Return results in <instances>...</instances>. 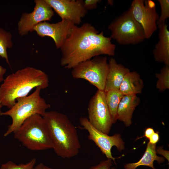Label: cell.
<instances>
[{
  "instance_id": "1",
  "label": "cell",
  "mask_w": 169,
  "mask_h": 169,
  "mask_svg": "<svg viewBox=\"0 0 169 169\" xmlns=\"http://www.w3.org/2000/svg\"><path fill=\"white\" fill-rule=\"evenodd\" d=\"M111 40L90 23H85L80 27L74 25L60 48V64L67 69H72L94 57L103 54L113 56L116 46Z\"/></svg>"
},
{
  "instance_id": "2",
  "label": "cell",
  "mask_w": 169,
  "mask_h": 169,
  "mask_svg": "<svg viewBox=\"0 0 169 169\" xmlns=\"http://www.w3.org/2000/svg\"><path fill=\"white\" fill-rule=\"evenodd\" d=\"M49 80L44 72L27 66L12 73L4 79L0 86V100L2 105L9 109L17 100L28 95L34 88H47Z\"/></svg>"
},
{
  "instance_id": "3",
  "label": "cell",
  "mask_w": 169,
  "mask_h": 169,
  "mask_svg": "<svg viewBox=\"0 0 169 169\" xmlns=\"http://www.w3.org/2000/svg\"><path fill=\"white\" fill-rule=\"evenodd\" d=\"M48 126L57 155L70 158L77 155L81 148L75 127L65 114L55 110L46 111L42 116Z\"/></svg>"
},
{
  "instance_id": "4",
  "label": "cell",
  "mask_w": 169,
  "mask_h": 169,
  "mask_svg": "<svg viewBox=\"0 0 169 169\" xmlns=\"http://www.w3.org/2000/svg\"><path fill=\"white\" fill-rule=\"evenodd\" d=\"M13 133L14 138L30 150L53 148L47 124L43 117L39 114L26 119Z\"/></svg>"
},
{
  "instance_id": "5",
  "label": "cell",
  "mask_w": 169,
  "mask_h": 169,
  "mask_svg": "<svg viewBox=\"0 0 169 169\" xmlns=\"http://www.w3.org/2000/svg\"><path fill=\"white\" fill-rule=\"evenodd\" d=\"M41 89L35 88L31 94L17 100L15 104L9 110L2 113L1 115L8 116L12 119L3 136L6 137L14 133L24 122L31 116L39 114L43 116L51 107L40 96Z\"/></svg>"
},
{
  "instance_id": "6",
  "label": "cell",
  "mask_w": 169,
  "mask_h": 169,
  "mask_svg": "<svg viewBox=\"0 0 169 169\" xmlns=\"http://www.w3.org/2000/svg\"><path fill=\"white\" fill-rule=\"evenodd\" d=\"M108 28L111 32L110 37L121 45H135L146 39L142 27L134 17L130 8L114 19Z\"/></svg>"
},
{
  "instance_id": "7",
  "label": "cell",
  "mask_w": 169,
  "mask_h": 169,
  "mask_svg": "<svg viewBox=\"0 0 169 169\" xmlns=\"http://www.w3.org/2000/svg\"><path fill=\"white\" fill-rule=\"evenodd\" d=\"M72 69L73 77L86 80L98 90L104 91L109 70L106 57H95L79 63Z\"/></svg>"
},
{
  "instance_id": "8",
  "label": "cell",
  "mask_w": 169,
  "mask_h": 169,
  "mask_svg": "<svg viewBox=\"0 0 169 169\" xmlns=\"http://www.w3.org/2000/svg\"><path fill=\"white\" fill-rule=\"evenodd\" d=\"M105 92L97 90L90 100L88 119L95 128L108 134L113 122L105 100Z\"/></svg>"
},
{
  "instance_id": "9",
  "label": "cell",
  "mask_w": 169,
  "mask_h": 169,
  "mask_svg": "<svg viewBox=\"0 0 169 169\" xmlns=\"http://www.w3.org/2000/svg\"><path fill=\"white\" fill-rule=\"evenodd\" d=\"M79 120L81 125L88 133V139L95 143L107 159H111L116 165L115 159L123 156L118 158L114 157L111 150L113 146H115L119 151L124 150V142L120 134H115L110 136L100 131L92 125L86 117H81Z\"/></svg>"
},
{
  "instance_id": "10",
  "label": "cell",
  "mask_w": 169,
  "mask_h": 169,
  "mask_svg": "<svg viewBox=\"0 0 169 169\" xmlns=\"http://www.w3.org/2000/svg\"><path fill=\"white\" fill-rule=\"evenodd\" d=\"M132 15L142 27L146 39L150 38L157 28L159 15L151 0H134L129 8Z\"/></svg>"
},
{
  "instance_id": "11",
  "label": "cell",
  "mask_w": 169,
  "mask_h": 169,
  "mask_svg": "<svg viewBox=\"0 0 169 169\" xmlns=\"http://www.w3.org/2000/svg\"><path fill=\"white\" fill-rule=\"evenodd\" d=\"M35 6L30 13H23L18 23V31L21 36L33 31L39 23L50 20L54 15L51 7L45 0H35Z\"/></svg>"
},
{
  "instance_id": "12",
  "label": "cell",
  "mask_w": 169,
  "mask_h": 169,
  "mask_svg": "<svg viewBox=\"0 0 169 169\" xmlns=\"http://www.w3.org/2000/svg\"><path fill=\"white\" fill-rule=\"evenodd\" d=\"M62 20L79 25L87 12L82 0H45Z\"/></svg>"
},
{
  "instance_id": "13",
  "label": "cell",
  "mask_w": 169,
  "mask_h": 169,
  "mask_svg": "<svg viewBox=\"0 0 169 169\" xmlns=\"http://www.w3.org/2000/svg\"><path fill=\"white\" fill-rule=\"evenodd\" d=\"M75 25L71 22L62 20L55 23L46 21L41 22L34 27L33 31L41 37H50L57 49L60 48Z\"/></svg>"
},
{
  "instance_id": "14",
  "label": "cell",
  "mask_w": 169,
  "mask_h": 169,
  "mask_svg": "<svg viewBox=\"0 0 169 169\" xmlns=\"http://www.w3.org/2000/svg\"><path fill=\"white\" fill-rule=\"evenodd\" d=\"M109 70L106 77L104 91L119 90L121 84L130 70L123 65L118 64L115 59L111 58L109 62Z\"/></svg>"
},
{
  "instance_id": "15",
  "label": "cell",
  "mask_w": 169,
  "mask_h": 169,
  "mask_svg": "<svg viewBox=\"0 0 169 169\" xmlns=\"http://www.w3.org/2000/svg\"><path fill=\"white\" fill-rule=\"evenodd\" d=\"M159 40L153 51L155 60L169 66V31L166 23L157 26Z\"/></svg>"
},
{
  "instance_id": "16",
  "label": "cell",
  "mask_w": 169,
  "mask_h": 169,
  "mask_svg": "<svg viewBox=\"0 0 169 169\" xmlns=\"http://www.w3.org/2000/svg\"><path fill=\"white\" fill-rule=\"evenodd\" d=\"M141 102V99L136 95H124L118 108L117 120L123 122L126 126H130L134 111Z\"/></svg>"
},
{
  "instance_id": "17",
  "label": "cell",
  "mask_w": 169,
  "mask_h": 169,
  "mask_svg": "<svg viewBox=\"0 0 169 169\" xmlns=\"http://www.w3.org/2000/svg\"><path fill=\"white\" fill-rule=\"evenodd\" d=\"M144 87L143 82L140 75L136 71H129L124 77L119 90L124 95L140 94Z\"/></svg>"
},
{
  "instance_id": "18",
  "label": "cell",
  "mask_w": 169,
  "mask_h": 169,
  "mask_svg": "<svg viewBox=\"0 0 169 169\" xmlns=\"http://www.w3.org/2000/svg\"><path fill=\"white\" fill-rule=\"evenodd\" d=\"M156 144H153L148 142L143 156L138 161L129 163L124 166L125 169H136L138 167L143 166L156 169L154 166V162L156 161L161 164L164 161V158L158 156L156 153Z\"/></svg>"
},
{
  "instance_id": "19",
  "label": "cell",
  "mask_w": 169,
  "mask_h": 169,
  "mask_svg": "<svg viewBox=\"0 0 169 169\" xmlns=\"http://www.w3.org/2000/svg\"><path fill=\"white\" fill-rule=\"evenodd\" d=\"M105 92V100L113 123L117 120V110L120 102L124 95L119 90H112Z\"/></svg>"
},
{
  "instance_id": "20",
  "label": "cell",
  "mask_w": 169,
  "mask_h": 169,
  "mask_svg": "<svg viewBox=\"0 0 169 169\" xmlns=\"http://www.w3.org/2000/svg\"><path fill=\"white\" fill-rule=\"evenodd\" d=\"M12 38V34L10 32L0 28V57L5 59L10 66L7 49L13 46Z\"/></svg>"
},
{
  "instance_id": "21",
  "label": "cell",
  "mask_w": 169,
  "mask_h": 169,
  "mask_svg": "<svg viewBox=\"0 0 169 169\" xmlns=\"http://www.w3.org/2000/svg\"><path fill=\"white\" fill-rule=\"evenodd\" d=\"M157 79L156 87L161 92L169 89V66L165 65L156 74Z\"/></svg>"
},
{
  "instance_id": "22",
  "label": "cell",
  "mask_w": 169,
  "mask_h": 169,
  "mask_svg": "<svg viewBox=\"0 0 169 169\" xmlns=\"http://www.w3.org/2000/svg\"><path fill=\"white\" fill-rule=\"evenodd\" d=\"M36 160L33 158L26 164L17 165L12 161H8L1 165L0 169H34Z\"/></svg>"
},
{
  "instance_id": "23",
  "label": "cell",
  "mask_w": 169,
  "mask_h": 169,
  "mask_svg": "<svg viewBox=\"0 0 169 169\" xmlns=\"http://www.w3.org/2000/svg\"><path fill=\"white\" fill-rule=\"evenodd\" d=\"M161 7V14L157 22V26L166 23L169 17V0H158Z\"/></svg>"
},
{
  "instance_id": "24",
  "label": "cell",
  "mask_w": 169,
  "mask_h": 169,
  "mask_svg": "<svg viewBox=\"0 0 169 169\" xmlns=\"http://www.w3.org/2000/svg\"><path fill=\"white\" fill-rule=\"evenodd\" d=\"M112 161L108 159L102 161L98 164L92 166L89 169H111Z\"/></svg>"
},
{
  "instance_id": "25",
  "label": "cell",
  "mask_w": 169,
  "mask_h": 169,
  "mask_svg": "<svg viewBox=\"0 0 169 169\" xmlns=\"http://www.w3.org/2000/svg\"><path fill=\"white\" fill-rule=\"evenodd\" d=\"M100 0H85L84 1V8L88 11L95 9L97 7V4L100 2Z\"/></svg>"
},
{
  "instance_id": "26",
  "label": "cell",
  "mask_w": 169,
  "mask_h": 169,
  "mask_svg": "<svg viewBox=\"0 0 169 169\" xmlns=\"http://www.w3.org/2000/svg\"><path fill=\"white\" fill-rule=\"evenodd\" d=\"M156 154H158L162 155L166 159L169 161V152L167 150H165L163 149L162 147H159L156 150Z\"/></svg>"
},
{
  "instance_id": "27",
  "label": "cell",
  "mask_w": 169,
  "mask_h": 169,
  "mask_svg": "<svg viewBox=\"0 0 169 169\" xmlns=\"http://www.w3.org/2000/svg\"><path fill=\"white\" fill-rule=\"evenodd\" d=\"M149 142L153 144H156L159 140V132H155L149 139Z\"/></svg>"
},
{
  "instance_id": "28",
  "label": "cell",
  "mask_w": 169,
  "mask_h": 169,
  "mask_svg": "<svg viewBox=\"0 0 169 169\" xmlns=\"http://www.w3.org/2000/svg\"><path fill=\"white\" fill-rule=\"evenodd\" d=\"M154 132V131L152 128H147L145 131L144 135L141 137H138L136 140L143 137H145L146 139H149Z\"/></svg>"
},
{
  "instance_id": "29",
  "label": "cell",
  "mask_w": 169,
  "mask_h": 169,
  "mask_svg": "<svg viewBox=\"0 0 169 169\" xmlns=\"http://www.w3.org/2000/svg\"><path fill=\"white\" fill-rule=\"evenodd\" d=\"M7 71L6 68L0 65V83L4 80L3 76Z\"/></svg>"
},
{
  "instance_id": "30",
  "label": "cell",
  "mask_w": 169,
  "mask_h": 169,
  "mask_svg": "<svg viewBox=\"0 0 169 169\" xmlns=\"http://www.w3.org/2000/svg\"><path fill=\"white\" fill-rule=\"evenodd\" d=\"M34 169H52L44 165L42 163H40L36 166H35Z\"/></svg>"
},
{
  "instance_id": "31",
  "label": "cell",
  "mask_w": 169,
  "mask_h": 169,
  "mask_svg": "<svg viewBox=\"0 0 169 169\" xmlns=\"http://www.w3.org/2000/svg\"><path fill=\"white\" fill-rule=\"evenodd\" d=\"M3 105H2L1 101L0 100V115H1L2 111L1 109Z\"/></svg>"
},
{
  "instance_id": "32",
  "label": "cell",
  "mask_w": 169,
  "mask_h": 169,
  "mask_svg": "<svg viewBox=\"0 0 169 169\" xmlns=\"http://www.w3.org/2000/svg\"><path fill=\"white\" fill-rule=\"evenodd\" d=\"M111 169H117L114 167H111Z\"/></svg>"
}]
</instances>
